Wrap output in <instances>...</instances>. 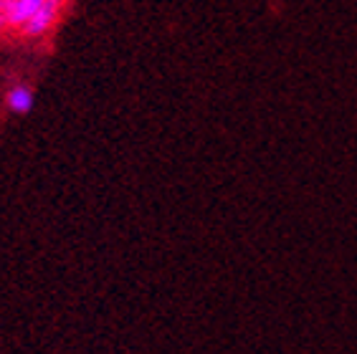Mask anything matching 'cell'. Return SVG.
<instances>
[{"label":"cell","instance_id":"obj_4","mask_svg":"<svg viewBox=\"0 0 357 354\" xmlns=\"http://www.w3.org/2000/svg\"><path fill=\"white\" fill-rule=\"evenodd\" d=\"M8 28V18H6V0H0V31Z\"/></svg>","mask_w":357,"mask_h":354},{"label":"cell","instance_id":"obj_1","mask_svg":"<svg viewBox=\"0 0 357 354\" xmlns=\"http://www.w3.org/2000/svg\"><path fill=\"white\" fill-rule=\"evenodd\" d=\"M63 3H66V0H46L41 6V10L21 28V33L28 36V38H41V36H46L48 31L59 23V18H61Z\"/></svg>","mask_w":357,"mask_h":354},{"label":"cell","instance_id":"obj_3","mask_svg":"<svg viewBox=\"0 0 357 354\" xmlns=\"http://www.w3.org/2000/svg\"><path fill=\"white\" fill-rule=\"evenodd\" d=\"M33 102H36V96H33V88L26 86V84H15V86L8 88V94H6V107L13 114H28V111L33 109Z\"/></svg>","mask_w":357,"mask_h":354},{"label":"cell","instance_id":"obj_2","mask_svg":"<svg viewBox=\"0 0 357 354\" xmlns=\"http://www.w3.org/2000/svg\"><path fill=\"white\" fill-rule=\"evenodd\" d=\"M46 0H6V18L8 28H18L21 31L31 18H33Z\"/></svg>","mask_w":357,"mask_h":354}]
</instances>
